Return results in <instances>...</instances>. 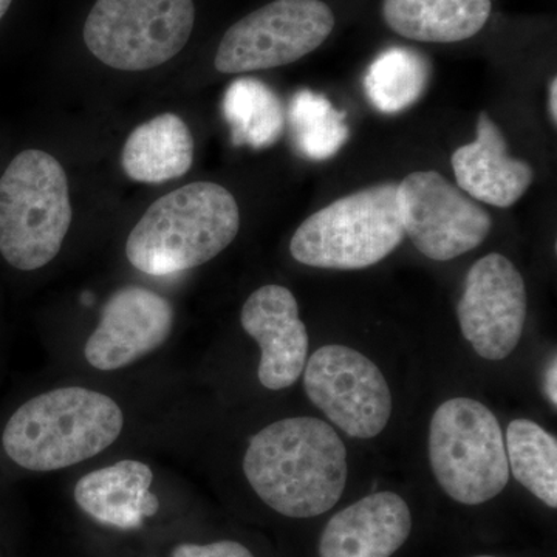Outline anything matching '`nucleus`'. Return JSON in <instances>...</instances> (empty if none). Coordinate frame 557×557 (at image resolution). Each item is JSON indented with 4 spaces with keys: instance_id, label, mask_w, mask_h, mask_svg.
I'll use <instances>...</instances> for the list:
<instances>
[{
    "instance_id": "f257e3e1",
    "label": "nucleus",
    "mask_w": 557,
    "mask_h": 557,
    "mask_svg": "<svg viewBox=\"0 0 557 557\" xmlns=\"http://www.w3.org/2000/svg\"><path fill=\"white\" fill-rule=\"evenodd\" d=\"M244 472L263 504L278 515L317 518L335 507L343 496L347 450L325 421L285 418L249 440Z\"/></svg>"
},
{
    "instance_id": "f03ea898",
    "label": "nucleus",
    "mask_w": 557,
    "mask_h": 557,
    "mask_svg": "<svg viewBox=\"0 0 557 557\" xmlns=\"http://www.w3.org/2000/svg\"><path fill=\"white\" fill-rule=\"evenodd\" d=\"M123 428V409L109 395L58 387L14 410L3 429L2 446L22 469L60 471L97 457L119 440Z\"/></svg>"
},
{
    "instance_id": "7ed1b4c3",
    "label": "nucleus",
    "mask_w": 557,
    "mask_h": 557,
    "mask_svg": "<svg viewBox=\"0 0 557 557\" xmlns=\"http://www.w3.org/2000/svg\"><path fill=\"white\" fill-rule=\"evenodd\" d=\"M239 230V205L228 189L190 183L150 205L127 237V260L149 276H170L218 258Z\"/></svg>"
},
{
    "instance_id": "20e7f679",
    "label": "nucleus",
    "mask_w": 557,
    "mask_h": 557,
    "mask_svg": "<svg viewBox=\"0 0 557 557\" xmlns=\"http://www.w3.org/2000/svg\"><path fill=\"white\" fill-rule=\"evenodd\" d=\"M72 215L60 161L24 150L0 178V255L13 269H42L60 255Z\"/></svg>"
},
{
    "instance_id": "39448f33",
    "label": "nucleus",
    "mask_w": 557,
    "mask_h": 557,
    "mask_svg": "<svg viewBox=\"0 0 557 557\" xmlns=\"http://www.w3.org/2000/svg\"><path fill=\"white\" fill-rule=\"evenodd\" d=\"M405 236L398 183L387 182L341 197L304 220L289 252L314 269L362 270L386 259Z\"/></svg>"
},
{
    "instance_id": "423d86ee",
    "label": "nucleus",
    "mask_w": 557,
    "mask_h": 557,
    "mask_svg": "<svg viewBox=\"0 0 557 557\" xmlns=\"http://www.w3.org/2000/svg\"><path fill=\"white\" fill-rule=\"evenodd\" d=\"M429 460L438 485L458 504H485L509 482L500 424L478 399H448L435 410Z\"/></svg>"
},
{
    "instance_id": "0eeeda50",
    "label": "nucleus",
    "mask_w": 557,
    "mask_h": 557,
    "mask_svg": "<svg viewBox=\"0 0 557 557\" xmlns=\"http://www.w3.org/2000/svg\"><path fill=\"white\" fill-rule=\"evenodd\" d=\"M194 22L193 0H97L84 25V42L102 64L143 72L177 57Z\"/></svg>"
},
{
    "instance_id": "6e6552de",
    "label": "nucleus",
    "mask_w": 557,
    "mask_h": 557,
    "mask_svg": "<svg viewBox=\"0 0 557 557\" xmlns=\"http://www.w3.org/2000/svg\"><path fill=\"white\" fill-rule=\"evenodd\" d=\"M333 28L335 14L322 0H274L230 27L214 65L234 75L293 64L319 49Z\"/></svg>"
},
{
    "instance_id": "1a4fd4ad",
    "label": "nucleus",
    "mask_w": 557,
    "mask_h": 557,
    "mask_svg": "<svg viewBox=\"0 0 557 557\" xmlns=\"http://www.w3.org/2000/svg\"><path fill=\"white\" fill-rule=\"evenodd\" d=\"M406 236L428 259L446 262L485 242L493 218L437 171H417L398 183Z\"/></svg>"
},
{
    "instance_id": "9d476101",
    "label": "nucleus",
    "mask_w": 557,
    "mask_h": 557,
    "mask_svg": "<svg viewBox=\"0 0 557 557\" xmlns=\"http://www.w3.org/2000/svg\"><path fill=\"white\" fill-rule=\"evenodd\" d=\"M304 387L311 403L350 437H376L391 420L386 379L354 348L325 346L314 351L304 370Z\"/></svg>"
},
{
    "instance_id": "9b49d317",
    "label": "nucleus",
    "mask_w": 557,
    "mask_h": 557,
    "mask_svg": "<svg viewBox=\"0 0 557 557\" xmlns=\"http://www.w3.org/2000/svg\"><path fill=\"white\" fill-rule=\"evenodd\" d=\"M527 307L522 274L511 260L491 252L468 271L457 306L458 324L480 357L502 361L522 338Z\"/></svg>"
},
{
    "instance_id": "f8f14e48",
    "label": "nucleus",
    "mask_w": 557,
    "mask_h": 557,
    "mask_svg": "<svg viewBox=\"0 0 557 557\" xmlns=\"http://www.w3.org/2000/svg\"><path fill=\"white\" fill-rule=\"evenodd\" d=\"M174 324V307L159 293L138 285L116 289L87 338L84 358L101 372L127 368L163 346Z\"/></svg>"
},
{
    "instance_id": "ddd939ff",
    "label": "nucleus",
    "mask_w": 557,
    "mask_h": 557,
    "mask_svg": "<svg viewBox=\"0 0 557 557\" xmlns=\"http://www.w3.org/2000/svg\"><path fill=\"white\" fill-rule=\"evenodd\" d=\"M240 322L260 347V384L270 391L292 387L309 355V335L295 295L282 285H263L242 307Z\"/></svg>"
},
{
    "instance_id": "4468645a",
    "label": "nucleus",
    "mask_w": 557,
    "mask_h": 557,
    "mask_svg": "<svg viewBox=\"0 0 557 557\" xmlns=\"http://www.w3.org/2000/svg\"><path fill=\"white\" fill-rule=\"evenodd\" d=\"M412 515L391 491L370 494L333 516L319 541V557H391L408 541Z\"/></svg>"
},
{
    "instance_id": "2eb2a0df",
    "label": "nucleus",
    "mask_w": 557,
    "mask_h": 557,
    "mask_svg": "<svg viewBox=\"0 0 557 557\" xmlns=\"http://www.w3.org/2000/svg\"><path fill=\"white\" fill-rule=\"evenodd\" d=\"M450 163L458 188L497 208L518 203L534 180L530 164L509 156L507 139L486 112L479 115L478 137L458 148Z\"/></svg>"
},
{
    "instance_id": "dca6fc26",
    "label": "nucleus",
    "mask_w": 557,
    "mask_h": 557,
    "mask_svg": "<svg viewBox=\"0 0 557 557\" xmlns=\"http://www.w3.org/2000/svg\"><path fill=\"white\" fill-rule=\"evenodd\" d=\"M152 469L145 461H116L83 475L73 490L76 505L101 525L135 530L159 512L160 500L150 493Z\"/></svg>"
},
{
    "instance_id": "f3484780",
    "label": "nucleus",
    "mask_w": 557,
    "mask_h": 557,
    "mask_svg": "<svg viewBox=\"0 0 557 557\" xmlns=\"http://www.w3.org/2000/svg\"><path fill=\"white\" fill-rule=\"evenodd\" d=\"M491 9V0H384L383 17L403 38L453 44L482 32Z\"/></svg>"
},
{
    "instance_id": "a211bd4d",
    "label": "nucleus",
    "mask_w": 557,
    "mask_h": 557,
    "mask_svg": "<svg viewBox=\"0 0 557 557\" xmlns=\"http://www.w3.org/2000/svg\"><path fill=\"white\" fill-rule=\"evenodd\" d=\"M194 138L175 113H161L132 132L121 164L127 177L139 183L170 182L193 166Z\"/></svg>"
},
{
    "instance_id": "6ab92c4d",
    "label": "nucleus",
    "mask_w": 557,
    "mask_h": 557,
    "mask_svg": "<svg viewBox=\"0 0 557 557\" xmlns=\"http://www.w3.org/2000/svg\"><path fill=\"white\" fill-rule=\"evenodd\" d=\"M223 115L236 146L265 149L284 134L285 112L277 95L256 78L231 84L223 98Z\"/></svg>"
},
{
    "instance_id": "aec40b11",
    "label": "nucleus",
    "mask_w": 557,
    "mask_h": 557,
    "mask_svg": "<svg viewBox=\"0 0 557 557\" xmlns=\"http://www.w3.org/2000/svg\"><path fill=\"white\" fill-rule=\"evenodd\" d=\"M431 62L408 47L384 50L370 64L364 78L369 101L380 112L394 115L416 104L428 89Z\"/></svg>"
},
{
    "instance_id": "412c9836",
    "label": "nucleus",
    "mask_w": 557,
    "mask_h": 557,
    "mask_svg": "<svg viewBox=\"0 0 557 557\" xmlns=\"http://www.w3.org/2000/svg\"><path fill=\"white\" fill-rule=\"evenodd\" d=\"M509 472L547 507H557V440L531 420H515L507 429Z\"/></svg>"
},
{
    "instance_id": "4be33fe9",
    "label": "nucleus",
    "mask_w": 557,
    "mask_h": 557,
    "mask_svg": "<svg viewBox=\"0 0 557 557\" xmlns=\"http://www.w3.org/2000/svg\"><path fill=\"white\" fill-rule=\"evenodd\" d=\"M288 123L296 148L313 161L332 159L350 137L346 113L333 108L324 95L309 89L293 95Z\"/></svg>"
},
{
    "instance_id": "5701e85b",
    "label": "nucleus",
    "mask_w": 557,
    "mask_h": 557,
    "mask_svg": "<svg viewBox=\"0 0 557 557\" xmlns=\"http://www.w3.org/2000/svg\"><path fill=\"white\" fill-rule=\"evenodd\" d=\"M172 557H255L245 545L234 541H219L214 544H182L172 549Z\"/></svg>"
},
{
    "instance_id": "b1692460",
    "label": "nucleus",
    "mask_w": 557,
    "mask_h": 557,
    "mask_svg": "<svg viewBox=\"0 0 557 557\" xmlns=\"http://www.w3.org/2000/svg\"><path fill=\"white\" fill-rule=\"evenodd\" d=\"M557 361L556 357H553V361L549 362L547 373H545V391H547V397L549 403H552L553 408L557 406Z\"/></svg>"
},
{
    "instance_id": "393cba45",
    "label": "nucleus",
    "mask_w": 557,
    "mask_h": 557,
    "mask_svg": "<svg viewBox=\"0 0 557 557\" xmlns=\"http://www.w3.org/2000/svg\"><path fill=\"white\" fill-rule=\"evenodd\" d=\"M557 79L552 78L548 84V115L552 121L553 127L557 124Z\"/></svg>"
},
{
    "instance_id": "a878e982",
    "label": "nucleus",
    "mask_w": 557,
    "mask_h": 557,
    "mask_svg": "<svg viewBox=\"0 0 557 557\" xmlns=\"http://www.w3.org/2000/svg\"><path fill=\"white\" fill-rule=\"evenodd\" d=\"M11 5V0H0V20L5 16L7 11H9Z\"/></svg>"
},
{
    "instance_id": "bb28decb",
    "label": "nucleus",
    "mask_w": 557,
    "mask_h": 557,
    "mask_svg": "<svg viewBox=\"0 0 557 557\" xmlns=\"http://www.w3.org/2000/svg\"><path fill=\"white\" fill-rule=\"evenodd\" d=\"M478 557H496V556H478Z\"/></svg>"
}]
</instances>
